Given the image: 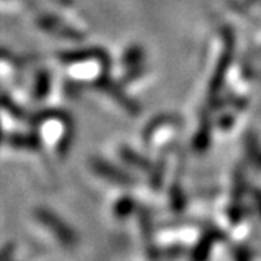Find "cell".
<instances>
[{"mask_svg":"<svg viewBox=\"0 0 261 261\" xmlns=\"http://www.w3.org/2000/svg\"><path fill=\"white\" fill-rule=\"evenodd\" d=\"M11 253H13V246L8 244L7 247H4L2 250H0V261H8Z\"/></svg>","mask_w":261,"mask_h":261,"instance_id":"obj_2","label":"cell"},{"mask_svg":"<svg viewBox=\"0 0 261 261\" xmlns=\"http://www.w3.org/2000/svg\"><path fill=\"white\" fill-rule=\"evenodd\" d=\"M36 219L49 228L57 238L58 241H61L63 244H72L75 240H74V233L67 228V225L55 215V213L45 210V208H39L36 210Z\"/></svg>","mask_w":261,"mask_h":261,"instance_id":"obj_1","label":"cell"}]
</instances>
